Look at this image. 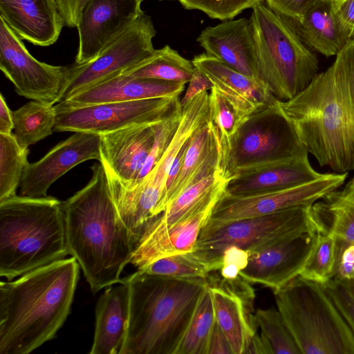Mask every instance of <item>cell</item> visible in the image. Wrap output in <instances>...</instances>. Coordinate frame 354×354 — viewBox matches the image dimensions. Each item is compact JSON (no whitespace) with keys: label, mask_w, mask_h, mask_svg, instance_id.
<instances>
[{"label":"cell","mask_w":354,"mask_h":354,"mask_svg":"<svg viewBox=\"0 0 354 354\" xmlns=\"http://www.w3.org/2000/svg\"><path fill=\"white\" fill-rule=\"evenodd\" d=\"M308 155L270 162L238 171L226 183L225 192L247 196L297 186L321 177Z\"/></svg>","instance_id":"18"},{"label":"cell","mask_w":354,"mask_h":354,"mask_svg":"<svg viewBox=\"0 0 354 354\" xmlns=\"http://www.w3.org/2000/svg\"><path fill=\"white\" fill-rule=\"evenodd\" d=\"M156 34L151 18L143 14L95 58L68 67L66 85L59 102L122 73L149 57L155 50L153 38Z\"/></svg>","instance_id":"10"},{"label":"cell","mask_w":354,"mask_h":354,"mask_svg":"<svg viewBox=\"0 0 354 354\" xmlns=\"http://www.w3.org/2000/svg\"><path fill=\"white\" fill-rule=\"evenodd\" d=\"M219 156L208 120L190 138L181 171L166 194L164 210L185 189L218 171Z\"/></svg>","instance_id":"28"},{"label":"cell","mask_w":354,"mask_h":354,"mask_svg":"<svg viewBox=\"0 0 354 354\" xmlns=\"http://www.w3.org/2000/svg\"><path fill=\"white\" fill-rule=\"evenodd\" d=\"M218 199L160 232L141 236L131 263L140 270L161 258L192 252Z\"/></svg>","instance_id":"21"},{"label":"cell","mask_w":354,"mask_h":354,"mask_svg":"<svg viewBox=\"0 0 354 354\" xmlns=\"http://www.w3.org/2000/svg\"><path fill=\"white\" fill-rule=\"evenodd\" d=\"M14 129L12 111L2 94L0 95V133L12 134Z\"/></svg>","instance_id":"50"},{"label":"cell","mask_w":354,"mask_h":354,"mask_svg":"<svg viewBox=\"0 0 354 354\" xmlns=\"http://www.w3.org/2000/svg\"><path fill=\"white\" fill-rule=\"evenodd\" d=\"M348 173L323 174L319 178L289 188L247 196L224 192L216 202L204 227L270 214L297 207H310L343 185Z\"/></svg>","instance_id":"12"},{"label":"cell","mask_w":354,"mask_h":354,"mask_svg":"<svg viewBox=\"0 0 354 354\" xmlns=\"http://www.w3.org/2000/svg\"><path fill=\"white\" fill-rule=\"evenodd\" d=\"M130 291L126 279L106 288L95 306L91 354H120L129 320Z\"/></svg>","instance_id":"24"},{"label":"cell","mask_w":354,"mask_h":354,"mask_svg":"<svg viewBox=\"0 0 354 354\" xmlns=\"http://www.w3.org/2000/svg\"><path fill=\"white\" fill-rule=\"evenodd\" d=\"M249 116L216 88L213 86L210 90L208 122L218 146L219 156L218 173L221 177L232 147L241 128Z\"/></svg>","instance_id":"31"},{"label":"cell","mask_w":354,"mask_h":354,"mask_svg":"<svg viewBox=\"0 0 354 354\" xmlns=\"http://www.w3.org/2000/svg\"><path fill=\"white\" fill-rule=\"evenodd\" d=\"M62 203L15 196L0 202V276L14 279L69 254Z\"/></svg>","instance_id":"5"},{"label":"cell","mask_w":354,"mask_h":354,"mask_svg":"<svg viewBox=\"0 0 354 354\" xmlns=\"http://www.w3.org/2000/svg\"><path fill=\"white\" fill-rule=\"evenodd\" d=\"M0 18L19 38L42 47L55 43L65 26L55 0H0Z\"/></svg>","instance_id":"20"},{"label":"cell","mask_w":354,"mask_h":354,"mask_svg":"<svg viewBox=\"0 0 354 354\" xmlns=\"http://www.w3.org/2000/svg\"><path fill=\"white\" fill-rule=\"evenodd\" d=\"M129 286V320L120 354H176L205 278H174L138 270L125 278Z\"/></svg>","instance_id":"4"},{"label":"cell","mask_w":354,"mask_h":354,"mask_svg":"<svg viewBox=\"0 0 354 354\" xmlns=\"http://www.w3.org/2000/svg\"><path fill=\"white\" fill-rule=\"evenodd\" d=\"M88 0H55L64 25L77 28L82 10Z\"/></svg>","instance_id":"44"},{"label":"cell","mask_w":354,"mask_h":354,"mask_svg":"<svg viewBox=\"0 0 354 354\" xmlns=\"http://www.w3.org/2000/svg\"><path fill=\"white\" fill-rule=\"evenodd\" d=\"M12 134L19 147L26 149L53 134L57 112L55 105L32 100L12 111Z\"/></svg>","instance_id":"33"},{"label":"cell","mask_w":354,"mask_h":354,"mask_svg":"<svg viewBox=\"0 0 354 354\" xmlns=\"http://www.w3.org/2000/svg\"><path fill=\"white\" fill-rule=\"evenodd\" d=\"M216 322L209 285L201 292L176 354H205L207 339Z\"/></svg>","instance_id":"34"},{"label":"cell","mask_w":354,"mask_h":354,"mask_svg":"<svg viewBox=\"0 0 354 354\" xmlns=\"http://www.w3.org/2000/svg\"><path fill=\"white\" fill-rule=\"evenodd\" d=\"M156 123L131 125L100 135V162L104 169L124 183L136 181L153 146Z\"/></svg>","instance_id":"17"},{"label":"cell","mask_w":354,"mask_h":354,"mask_svg":"<svg viewBox=\"0 0 354 354\" xmlns=\"http://www.w3.org/2000/svg\"><path fill=\"white\" fill-rule=\"evenodd\" d=\"M226 183L227 181L216 172L189 186L146 225L141 236L160 232L205 207L220 198Z\"/></svg>","instance_id":"29"},{"label":"cell","mask_w":354,"mask_h":354,"mask_svg":"<svg viewBox=\"0 0 354 354\" xmlns=\"http://www.w3.org/2000/svg\"><path fill=\"white\" fill-rule=\"evenodd\" d=\"M185 83L156 79L133 78L119 74L56 104L65 108L111 102L174 97L185 89Z\"/></svg>","instance_id":"22"},{"label":"cell","mask_w":354,"mask_h":354,"mask_svg":"<svg viewBox=\"0 0 354 354\" xmlns=\"http://www.w3.org/2000/svg\"><path fill=\"white\" fill-rule=\"evenodd\" d=\"M181 115L180 102L169 115L155 124L153 146L137 180L145 177L158 163L174 136Z\"/></svg>","instance_id":"39"},{"label":"cell","mask_w":354,"mask_h":354,"mask_svg":"<svg viewBox=\"0 0 354 354\" xmlns=\"http://www.w3.org/2000/svg\"><path fill=\"white\" fill-rule=\"evenodd\" d=\"M205 354H233L228 339L216 322L209 333Z\"/></svg>","instance_id":"46"},{"label":"cell","mask_w":354,"mask_h":354,"mask_svg":"<svg viewBox=\"0 0 354 354\" xmlns=\"http://www.w3.org/2000/svg\"><path fill=\"white\" fill-rule=\"evenodd\" d=\"M28 152L19 147L12 133H0V202L17 195Z\"/></svg>","instance_id":"35"},{"label":"cell","mask_w":354,"mask_h":354,"mask_svg":"<svg viewBox=\"0 0 354 354\" xmlns=\"http://www.w3.org/2000/svg\"><path fill=\"white\" fill-rule=\"evenodd\" d=\"M160 1H174V0H160Z\"/></svg>","instance_id":"54"},{"label":"cell","mask_w":354,"mask_h":354,"mask_svg":"<svg viewBox=\"0 0 354 354\" xmlns=\"http://www.w3.org/2000/svg\"><path fill=\"white\" fill-rule=\"evenodd\" d=\"M277 14L292 21H299L306 12L319 0H264Z\"/></svg>","instance_id":"43"},{"label":"cell","mask_w":354,"mask_h":354,"mask_svg":"<svg viewBox=\"0 0 354 354\" xmlns=\"http://www.w3.org/2000/svg\"><path fill=\"white\" fill-rule=\"evenodd\" d=\"M91 169L90 181L62 206L69 254L95 294L124 281L121 274L131 263L136 243L119 215L103 165Z\"/></svg>","instance_id":"2"},{"label":"cell","mask_w":354,"mask_h":354,"mask_svg":"<svg viewBox=\"0 0 354 354\" xmlns=\"http://www.w3.org/2000/svg\"><path fill=\"white\" fill-rule=\"evenodd\" d=\"M329 1H333V2H336V1H339L340 0H329Z\"/></svg>","instance_id":"52"},{"label":"cell","mask_w":354,"mask_h":354,"mask_svg":"<svg viewBox=\"0 0 354 354\" xmlns=\"http://www.w3.org/2000/svg\"><path fill=\"white\" fill-rule=\"evenodd\" d=\"M179 103V97H174L105 102L77 108L55 104L54 131L102 135L131 125L156 123L169 115Z\"/></svg>","instance_id":"11"},{"label":"cell","mask_w":354,"mask_h":354,"mask_svg":"<svg viewBox=\"0 0 354 354\" xmlns=\"http://www.w3.org/2000/svg\"><path fill=\"white\" fill-rule=\"evenodd\" d=\"M143 0H88L77 26L79 37L75 64L95 58L144 13Z\"/></svg>","instance_id":"14"},{"label":"cell","mask_w":354,"mask_h":354,"mask_svg":"<svg viewBox=\"0 0 354 354\" xmlns=\"http://www.w3.org/2000/svg\"><path fill=\"white\" fill-rule=\"evenodd\" d=\"M75 257L0 283V354H28L53 339L71 312L79 279Z\"/></svg>","instance_id":"3"},{"label":"cell","mask_w":354,"mask_h":354,"mask_svg":"<svg viewBox=\"0 0 354 354\" xmlns=\"http://www.w3.org/2000/svg\"><path fill=\"white\" fill-rule=\"evenodd\" d=\"M248 261V252L235 246H231L223 252L218 269L220 278L232 281L240 276V272L245 268Z\"/></svg>","instance_id":"42"},{"label":"cell","mask_w":354,"mask_h":354,"mask_svg":"<svg viewBox=\"0 0 354 354\" xmlns=\"http://www.w3.org/2000/svg\"><path fill=\"white\" fill-rule=\"evenodd\" d=\"M310 207H297L265 216L203 227L192 253L205 266L209 274L216 272L220 268L221 254L229 247L235 246L249 252L304 233L316 232Z\"/></svg>","instance_id":"8"},{"label":"cell","mask_w":354,"mask_h":354,"mask_svg":"<svg viewBox=\"0 0 354 354\" xmlns=\"http://www.w3.org/2000/svg\"><path fill=\"white\" fill-rule=\"evenodd\" d=\"M139 270L151 274L185 279H207L209 274L205 266L192 252L161 258Z\"/></svg>","instance_id":"38"},{"label":"cell","mask_w":354,"mask_h":354,"mask_svg":"<svg viewBox=\"0 0 354 354\" xmlns=\"http://www.w3.org/2000/svg\"><path fill=\"white\" fill-rule=\"evenodd\" d=\"M196 41L207 55L255 78L257 49L250 19L225 20L203 30Z\"/></svg>","instance_id":"19"},{"label":"cell","mask_w":354,"mask_h":354,"mask_svg":"<svg viewBox=\"0 0 354 354\" xmlns=\"http://www.w3.org/2000/svg\"><path fill=\"white\" fill-rule=\"evenodd\" d=\"M250 19L257 49L255 78L276 99H292L318 73L316 55L290 21L272 11L264 0L252 8Z\"/></svg>","instance_id":"6"},{"label":"cell","mask_w":354,"mask_h":354,"mask_svg":"<svg viewBox=\"0 0 354 354\" xmlns=\"http://www.w3.org/2000/svg\"><path fill=\"white\" fill-rule=\"evenodd\" d=\"M277 102L321 167L354 170V37L306 88Z\"/></svg>","instance_id":"1"},{"label":"cell","mask_w":354,"mask_h":354,"mask_svg":"<svg viewBox=\"0 0 354 354\" xmlns=\"http://www.w3.org/2000/svg\"><path fill=\"white\" fill-rule=\"evenodd\" d=\"M274 295L301 354H354V335L321 284L298 276Z\"/></svg>","instance_id":"7"},{"label":"cell","mask_w":354,"mask_h":354,"mask_svg":"<svg viewBox=\"0 0 354 354\" xmlns=\"http://www.w3.org/2000/svg\"><path fill=\"white\" fill-rule=\"evenodd\" d=\"M334 11L342 25L354 35V0L333 2Z\"/></svg>","instance_id":"48"},{"label":"cell","mask_w":354,"mask_h":354,"mask_svg":"<svg viewBox=\"0 0 354 354\" xmlns=\"http://www.w3.org/2000/svg\"><path fill=\"white\" fill-rule=\"evenodd\" d=\"M272 354L270 344L260 334L257 333L252 337L245 354Z\"/></svg>","instance_id":"51"},{"label":"cell","mask_w":354,"mask_h":354,"mask_svg":"<svg viewBox=\"0 0 354 354\" xmlns=\"http://www.w3.org/2000/svg\"><path fill=\"white\" fill-rule=\"evenodd\" d=\"M352 283H353V288H354V279L352 280Z\"/></svg>","instance_id":"53"},{"label":"cell","mask_w":354,"mask_h":354,"mask_svg":"<svg viewBox=\"0 0 354 354\" xmlns=\"http://www.w3.org/2000/svg\"><path fill=\"white\" fill-rule=\"evenodd\" d=\"M254 318L260 334L270 344L272 354H301L277 308L258 309Z\"/></svg>","instance_id":"37"},{"label":"cell","mask_w":354,"mask_h":354,"mask_svg":"<svg viewBox=\"0 0 354 354\" xmlns=\"http://www.w3.org/2000/svg\"><path fill=\"white\" fill-rule=\"evenodd\" d=\"M93 159L101 160L100 136L75 132L39 160L28 164L21 180L19 195L46 196L50 187L61 176L80 163Z\"/></svg>","instance_id":"16"},{"label":"cell","mask_w":354,"mask_h":354,"mask_svg":"<svg viewBox=\"0 0 354 354\" xmlns=\"http://www.w3.org/2000/svg\"><path fill=\"white\" fill-rule=\"evenodd\" d=\"M209 287L216 322L228 339L233 354H245L257 333L254 315L252 313L253 303L224 288Z\"/></svg>","instance_id":"27"},{"label":"cell","mask_w":354,"mask_h":354,"mask_svg":"<svg viewBox=\"0 0 354 354\" xmlns=\"http://www.w3.org/2000/svg\"><path fill=\"white\" fill-rule=\"evenodd\" d=\"M308 153L277 99L254 111L245 122L229 153L222 177L227 182L241 169Z\"/></svg>","instance_id":"9"},{"label":"cell","mask_w":354,"mask_h":354,"mask_svg":"<svg viewBox=\"0 0 354 354\" xmlns=\"http://www.w3.org/2000/svg\"><path fill=\"white\" fill-rule=\"evenodd\" d=\"M310 214L316 232L335 239L337 263L344 249L354 245V177L315 202Z\"/></svg>","instance_id":"25"},{"label":"cell","mask_w":354,"mask_h":354,"mask_svg":"<svg viewBox=\"0 0 354 354\" xmlns=\"http://www.w3.org/2000/svg\"><path fill=\"white\" fill-rule=\"evenodd\" d=\"M208 110L207 91L198 94L182 106L181 118L169 147L156 167L143 178L163 192V202L170 165L183 145L208 120Z\"/></svg>","instance_id":"30"},{"label":"cell","mask_w":354,"mask_h":354,"mask_svg":"<svg viewBox=\"0 0 354 354\" xmlns=\"http://www.w3.org/2000/svg\"><path fill=\"white\" fill-rule=\"evenodd\" d=\"M0 68L18 95L50 105L59 102L68 72L67 66H53L35 59L1 18Z\"/></svg>","instance_id":"13"},{"label":"cell","mask_w":354,"mask_h":354,"mask_svg":"<svg viewBox=\"0 0 354 354\" xmlns=\"http://www.w3.org/2000/svg\"><path fill=\"white\" fill-rule=\"evenodd\" d=\"M333 277L351 281L354 279V245L346 247L340 254Z\"/></svg>","instance_id":"47"},{"label":"cell","mask_w":354,"mask_h":354,"mask_svg":"<svg viewBox=\"0 0 354 354\" xmlns=\"http://www.w3.org/2000/svg\"><path fill=\"white\" fill-rule=\"evenodd\" d=\"M192 62L209 79L215 88L248 115L277 100L258 80L236 71L206 53L194 56Z\"/></svg>","instance_id":"23"},{"label":"cell","mask_w":354,"mask_h":354,"mask_svg":"<svg viewBox=\"0 0 354 354\" xmlns=\"http://www.w3.org/2000/svg\"><path fill=\"white\" fill-rule=\"evenodd\" d=\"M317 232L304 233L279 243L248 252L240 276L250 284L277 291L297 277L316 241Z\"/></svg>","instance_id":"15"},{"label":"cell","mask_w":354,"mask_h":354,"mask_svg":"<svg viewBox=\"0 0 354 354\" xmlns=\"http://www.w3.org/2000/svg\"><path fill=\"white\" fill-rule=\"evenodd\" d=\"M322 286L354 335V288L352 280L333 277Z\"/></svg>","instance_id":"41"},{"label":"cell","mask_w":354,"mask_h":354,"mask_svg":"<svg viewBox=\"0 0 354 354\" xmlns=\"http://www.w3.org/2000/svg\"><path fill=\"white\" fill-rule=\"evenodd\" d=\"M353 37H354V35H353Z\"/></svg>","instance_id":"55"},{"label":"cell","mask_w":354,"mask_h":354,"mask_svg":"<svg viewBox=\"0 0 354 354\" xmlns=\"http://www.w3.org/2000/svg\"><path fill=\"white\" fill-rule=\"evenodd\" d=\"M187 10H197L212 19H232L262 0H176Z\"/></svg>","instance_id":"40"},{"label":"cell","mask_w":354,"mask_h":354,"mask_svg":"<svg viewBox=\"0 0 354 354\" xmlns=\"http://www.w3.org/2000/svg\"><path fill=\"white\" fill-rule=\"evenodd\" d=\"M194 71L192 62L166 45L121 74L133 78L156 79L188 83Z\"/></svg>","instance_id":"32"},{"label":"cell","mask_w":354,"mask_h":354,"mask_svg":"<svg viewBox=\"0 0 354 354\" xmlns=\"http://www.w3.org/2000/svg\"><path fill=\"white\" fill-rule=\"evenodd\" d=\"M190 138L181 147L176 157L172 160L167 178V187H166V194L170 187L172 186L175 180L177 179L181 169L183 165V162L185 159V156L186 154L187 149L189 147ZM166 196V194H165ZM165 201V199H164ZM163 209H164V202H163Z\"/></svg>","instance_id":"49"},{"label":"cell","mask_w":354,"mask_h":354,"mask_svg":"<svg viewBox=\"0 0 354 354\" xmlns=\"http://www.w3.org/2000/svg\"><path fill=\"white\" fill-rule=\"evenodd\" d=\"M288 20L307 46L326 57L335 56L353 37L338 19L329 0L318 1L299 21Z\"/></svg>","instance_id":"26"},{"label":"cell","mask_w":354,"mask_h":354,"mask_svg":"<svg viewBox=\"0 0 354 354\" xmlns=\"http://www.w3.org/2000/svg\"><path fill=\"white\" fill-rule=\"evenodd\" d=\"M336 265L335 239L330 236L317 232L314 247L299 276L323 285L335 276Z\"/></svg>","instance_id":"36"},{"label":"cell","mask_w":354,"mask_h":354,"mask_svg":"<svg viewBox=\"0 0 354 354\" xmlns=\"http://www.w3.org/2000/svg\"><path fill=\"white\" fill-rule=\"evenodd\" d=\"M188 83L189 86L186 90L185 94L183 98L180 100L182 106H184L198 94L207 91V90H211L214 86L209 79L195 67L193 75Z\"/></svg>","instance_id":"45"}]
</instances>
